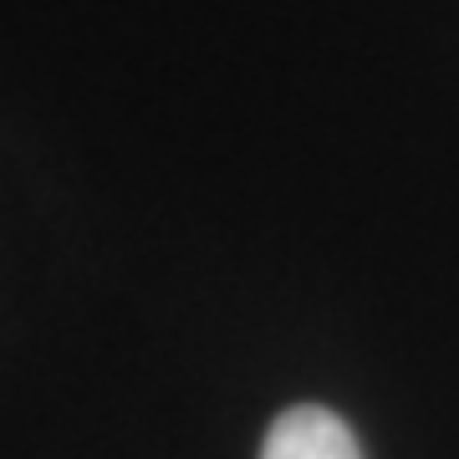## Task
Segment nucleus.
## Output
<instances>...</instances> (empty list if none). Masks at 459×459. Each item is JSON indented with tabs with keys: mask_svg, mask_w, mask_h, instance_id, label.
Listing matches in <instances>:
<instances>
[{
	"mask_svg": "<svg viewBox=\"0 0 459 459\" xmlns=\"http://www.w3.org/2000/svg\"><path fill=\"white\" fill-rule=\"evenodd\" d=\"M261 459H362V455H358L352 429L337 413L301 403V409H286L271 424Z\"/></svg>",
	"mask_w": 459,
	"mask_h": 459,
	"instance_id": "1",
	"label": "nucleus"
}]
</instances>
